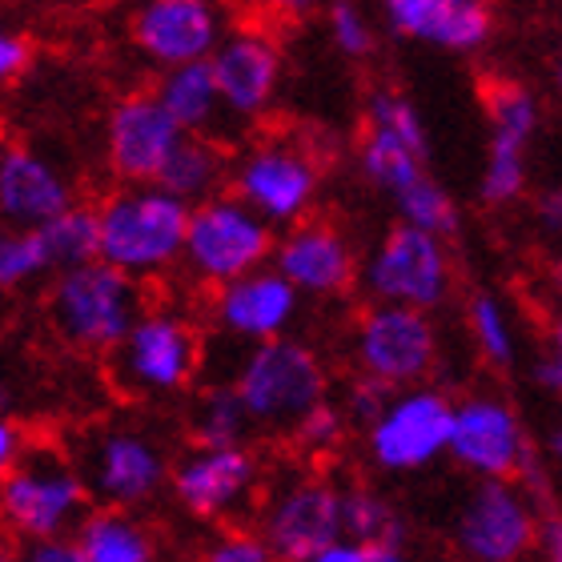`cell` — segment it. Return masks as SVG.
I'll return each mask as SVG.
<instances>
[{"instance_id":"obj_1","label":"cell","mask_w":562,"mask_h":562,"mask_svg":"<svg viewBox=\"0 0 562 562\" xmlns=\"http://www.w3.org/2000/svg\"><path fill=\"white\" fill-rule=\"evenodd\" d=\"M189 213L161 186H117L97 201L101 261L140 285L161 278L186 258Z\"/></svg>"},{"instance_id":"obj_2","label":"cell","mask_w":562,"mask_h":562,"mask_svg":"<svg viewBox=\"0 0 562 562\" xmlns=\"http://www.w3.org/2000/svg\"><path fill=\"white\" fill-rule=\"evenodd\" d=\"M237 398L246 402V414L254 430L266 434H293L302 430V422L329 402V374L314 346L297 338H278L266 346H249L237 358L234 374Z\"/></svg>"},{"instance_id":"obj_3","label":"cell","mask_w":562,"mask_h":562,"mask_svg":"<svg viewBox=\"0 0 562 562\" xmlns=\"http://www.w3.org/2000/svg\"><path fill=\"white\" fill-rule=\"evenodd\" d=\"M145 314H149L145 285L105 261L57 273L45 297L48 326L65 346L109 358Z\"/></svg>"},{"instance_id":"obj_4","label":"cell","mask_w":562,"mask_h":562,"mask_svg":"<svg viewBox=\"0 0 562 562\" xmlns=\"http://www.w3.org/2000/svg\"><path fill=\"white\" fill-rule=\"evenodd\" d=\"M69 458L97 510H137L173 482L165 446L130 422H97L69 442Z\"/></svg>"},{"instance_id":"obj_5","label":"cell","mask_w":562,"mask_h":562,"mask_svg":"<svg viewBox=\"0 0 562 562\" xmlns=\"http://www.w3.org/2000/svg\"><path fill=\"white\" fill-rule=\"evenodd\" d=\"M0 515L24 542L72 539L89 518V491L69 450L33 442L16 467L4 470Z\"/></svg>"},{"instance_id":"obj_6","label":"cell","mask_w":562,"mask_h":562,"mask_svg":"<svg viewBox=\"0 0 562 562\" xmlns=\"http://www.w3.org/2000/svg\"><path fill=\"white\" fill-rule=\"evenodd\" d=\"M317 189H322V161L302 137L266 133L234 153L229 193L281 234L310 222Z\"/></svg>"},{"instance_id":"obj_7","label":"cell","mask_w":562,"mask_h":562,"mask_svg":"<svg viewBox=\"0 0 562 562\" xmlns=\"http://www.w3.org/2000/svg\"><path fill=\"white\" fill-rule=\"evenodd\" d=\"M273 249H278V229L261 222L246 201L222 193L189 213L181 270L198 285L225 290V285L273 266Z\"/></svg>"},{"instance_id":"obj_8","label":"cell","mask_w":562,"mask_h":562,"mask_svg":"<svg viewBox=\"0 0 562 562\" xmlns=\"http://www.w3.org/2000/svg\"><path fill=\"white\" fill-rule=\"evenodd\" d=\"M113 382L130 398H165L193 386L201 370V334L181 310L149 305L113 358Z\"/></svg>"},{"instance_id":"obj_9","label":"cell","mask_w":562,"mask_h":562,"mask_svg":"<svg viewBox=\"0 0 562 562\" xmlns=\"http://www.w3.org/2000/svg\"><path fill=\"white\" fill-rule=\"evenodd\" d=\"M362 285L374 305H398L434 314L450 302L454 261L442 237L422 234L411 225H390L362 261Z\"/></svg>"},{"instance_id":"obj_10","label":"cell","mask_w":562,"mask_h":562,"mask_svg":"<svg viewBox=\"0 0 562 562\" xmlns=\"http://www.w3.org/2000/svg\"><path fill=\"white\" fill-rule=\"evenodd\" d=\"M353 374L370 378L390 394L426 386V374L438 362V329L430 314L398 310V305H370L350 334Z\"/></svg>"},{"instance_id":"obj_11","label":"cell","mask_w":562,"mask_h":562,"mask_svg":"<svg viewBox=\"0 0 562 562\" xmlns=\"http://www.w3.org/2000/svg\"><path fill=\"white\" fill-rule=\"evenodd\" d=\"M430 140L418 109L398 89H374L366 101L362 140H358V169L378 193L398 201L418 181H426Z\"/></svg>"},{"instance_id":"obj_12","label":"cell","mask_w":562,"mask_h":562,"mask_svg":"<svg viewBox=\"0 0 562 562\" xmlns=\"http://www.w3.org/2000/svg\"><path fill=\"white\" fill-rule=\"evenodd\" d=\"M450 539L467 562H522L542 547L539 506L518 482H479L458 506Z\"/></svg>"},{"instance_id":"obj_13","label":"cell","mask_w":562,"mask_h":562,"mask_svg":"<svg viewBox=\"0 0 562 562\" xmlns=\"http://www.w3.org/2000/svg\"><path fill=\"white\" fill-rule=\"evenodd\" d=\"M454 402L438 386L398 390L366 434V454L386 474H418L450 454Z\"/></svg>"},{"instance_id":"obj_14","label":"cell","mask_w":562,"mask_h":562,"mask_svg":"<svg viewBox=\"0 0 562 562\" xmlns=\"http://www.w3.org/2000/svg\"><path fill=\"white\" fill-rule=\"evenodd\" d=\"M341 491L338 482L322 474H285L273 482L261 503L258 535L273 547L281 562H305L317 551L346 539L341 527Z\"/></svg>"},{"instance_id":"obj_15","label":"cell","mask_w":562,"mask_h":562,"mask_svg":"<svg viewBox=\"0 0 562 562\" xmlns=\"http://www.w3.org/2000/svg\"><path fill=\"white\" fill-rule=\"evenodd\" d=\"M450 458L479 482H515L530 467V438L503 394H470L454 402Z\"/></svg>"},{"instance_id":"obj_16","label":"cell","mask_w":562,"mask_h":562,"mask_svg":"<svg viewBox=\"0 0 562 562\" xmlns=\"http://www.w3.org/2000/svg\"><path fill=\"white\" fill-rule=\"evenodd\" d=\"M181 125H177L157 93H125L109 109L105 121V161L121 186H157L165 165L181 149Z\"/></svg>"},{"instance_id":"obj_17","label":"cell","mask_w":562,"mask_h":562,"mask_svg":"<svg viewBox=\"0 0 562 562\" xmlns=\"http://www.w3.org/2000/svg\"><path fill=\"white\" fill-rule=\"evenodd\" d=\"M486 121H491V137H486L479 198L486 205H510L527 189V153L542 121L539 97L515 81L494 85L486 97Z\"/></svg>"},{"instance_id":"obj_18","label":"cell","mask_w":562,"mask_h":562,"mask_svg":"<svg viewBox=\"0 0 562 562\" xmlns=\"http://www.w3.org/2000/svg\"><path fill=\"white\" fill-rule=\"evenodd\" d=\"M130 33L140 57H149L157 69L169 72L181 65L213 60L229 29L222 21V9L210 0H149L133 12Z\"/></svg>"},{"instance_id":"obj_19","label":"cell","mask_w":562,"mask_h":562,"mask_svg":"<svg viewBox=\"0 0 562 562\" xmlns=\"http://www.w3.org/2000/svg\"><path fill=\"white\" fill-rule=\"evenodd\" d=\"M261 470L249 446H193L173 462V498L193 518H229L258 494Z\"/></svg>"},{"instance_id":"obj_20","label":"cell","mask_w":562,"mask_h":562,"mask_svg":"<svg viewBox=\"0 0 562 562\" xmlns=\"http://www.w3.org/2000/svg\"><path fill=\"white\" fill-rule=\"evenodd\" d=\"M210 314L225 341L249 350V346L290 338L293 322L302 314V293L293 290L273 266H266V270L249 273L225 290H213Z\"/></svg>"},{"instance_id":"obj_21","label":"cell","mask_w":562,"mask_h":562,"mask_svg":"<svg viewBox=\"0 0 562 562\" xmlns=\"http://www.w3.org/2000/svg\"><path fill=\"white\" fill-rule=\"evenodd\" d=\"M273 270L290 281L302 297H334L362 281V266L350 237L329 222H302L278 234Z\"/></svg>"},{"instance_id":"obj_22","label":"cell","mask_w":562,"mask_h":562,"mask_svg":"<svg viewBox=\"0 0 562 562\" xmlns=\"http://www.w3.org/2000/svg\"><path fill=\"white\" fill-rule=\"evenodd\" d=\"M210 65L229 121H258L273 109L281 89V53L270 33L229 29Z\"/></svg>"},{"instance_id":"obj_23","label":"cell","mask_w":562,"mask_h":562,"mask_svg":"<svg viewBox=\"0 0 562 562\" xmlns=\"http://www.w3.org/2000/svg\"><path fill=\"white\" fill-rule=\"evenodd\" d=\"M72 205V181L45 153L29 145H9L0 153V217L9 229H45Z\"/></svg>"},{"instance_id":"obj_24","label":"cell","mask_w":562,"mask_h":562,"mask_svg":"<svg viewBox=\"0 0 562 562\" xmlns=\"http://www.w3.org/2000/svg\"><path fill=\"white\" fill-rule=\"evenodd\" d=\"M382 21L438 53H479L494 33V12L482 0H386Z\"/></svg>"},{"instance_id":"obj_25","label":"cell","mask_w":562,"mask_h":562,"mask_svg":"<svg viewBox=\"0 0 562 562\" xmlns=\"http://www.w3.org/2000/svg\"><path fill=\"white\" fill-rule=\"evenodd\" d=\"M153 93H157V101L165 105V113L181 125L186 137H213L217 140L222 121L229 117L210 60L161 72L157 85H153Z\"/></svg>"},{"instance_id":"obj_26","label":"cell","mask_w":562,"mask_h":562,"mask_svg":"<svg viewBox=\"0 0 562 562\" xmlns=\"http://www.w3.org/2000/svg\"><path fill=\"white\" fill-rule=\"evenodd\" d=\"M229 173H234V157L222 149V140L213 137H186L181 149L173 153V161L165 165V173L157 177V186L165 193H173L181 205L198 210L205 201L229 193Z\"/></svg>"},{"instance_id":"obj_27","label":"cell","mask_w":562,"mask_h":562,"mask_svg":"<svg viewBox=\"0 0 562 562\" xmlns=\"http://www.w3.org/2000/svg\"><path fill=\"white\" fill-rule=\"evenodd\" d=\"M72 539L89 562H157L153 530L130 510H97L93 506Z\"/></svg>"},{"instance_id":"obj_28","label":"cell","mask_w":562,"mask_h":562,"mask_svg":"<svg viewBox=\"0 0 562 562\" xmlns=\"http://www.w3.org/2000/svg\"><path fill=\"white\" fill-rule=\"evenodd\" d=\"M186 426L193 446H246L249 430H254L246 402L237 398L229 378H217V382H205L201 390H193Z\"/></svg>"},{"instance_id":"obj_29","label":"cell","mask_w":562,"mask_h":562,"mask_svg":"<svg viewBox=\"0 0 562 562\" xmlns=\"http://www.w3.org/2000/svg\"><path fill=\"white\" fill-rule=\"evenodd\" d=\"M467 329L474 350L482 353V362L494 370H510L518 358V329L515 317L506 310V302L498 293L479 290L467 305Z\"/></svg>"},{"instance_id":"obj_30","label":"cell","mask_w":562,"mask_h":562,"mask_svg":"<svg viewBox=\"0 0 562 562\" xmlns=\"http://www.w3.org/2000/svg\"><path fill=\"white\" fill-rule=\"evenodd\" d=\"M341 527H346V539L362 542L370 551L402 547L398 510L370 486H346L341 491Z\"/></svg>"},{"instance_id":"obj_31","label":"cell","mask_w":562,"mask_h":562,"mask_svg":"<svg viewBox=\"0 0 562 562\" xmlns=\"http://www.w3.org/2000/svg\"><path fill=\"white\" fill-rule=\"evenodd\" d=\"M48 241V254L57 261V273L77 270V266H93L101 261V222H97V205H72L41 229Z\"/></svg>"},{"instance_id":"obj_32","label":"cell","mask_w":562,"mask_h":562,"mask_svg":"<svg viewBox=\"0 0 562 562\" xmlns=\"http://www.w3.org/2000/svg\"><path fill=\"white\" fill-rule=\"evenodd\" d=\"M45 278H57V261L48 254L41 229H9L0 237V285L4 290H24Z\"/></svg>"},{"instance_id":"obj_33","label":"cell","mask_w":562,"mask_h":562,"mask_svg":"<svg viewBox=\"0 0 562 562\" xmlns=\"http://www.w3.org/2000/svg\"><path fill=\"white\" fill-rule=\"evenodd\" d=\"M394 210H398L402 225L442 237V241L458 229V201L450 198V189H446L438 177H426L411 193H402V198L394 201Z\"/></svg>"},{"instance_id":"obj_34","label":"cell","mask_w":562,"mask_h":562,"mask_svg":"<svg viewBox=\"0 0 562 562\" xmlns=\"http://www.w3.org/2000/svg\"><path fill=\"white\" fill-rule=\"evenodd\" d=\"M326 29L341 57L366 60L378 48V29H374V21H370V12L350 4V0H338V4L326 12Z\"/></svg>"},{"instance_id":"obj_35","label":"cell","mask_w":562,"mask_h":562,"mask_svg":"<svg viewBox=\"0 0 562 562\" xmlns=\"http://www.w3.org/2000/svg\"><path fill=\"white\" fill-rule=\"evenodd\" d=\"M198 562H281V559L273 554V547L261 539L258 530L229 527L205 542V551H201Z\"/></svg>"},{"instance_id":"obj_36","label":"cell","mask_w":562,"mask_h":562,"mask_svg":"<svg viewBox=\"0 0 562 562\" xmlns=\"http://www.w3.org/2000/svg\"><path fill=\"white\" fill-rule=\"evenodd\" d=\"M346 426H350V418L341 411V402H326V406H317V411L302 422V430L293 434V442L302 446L305 454H329V450L341 442Z\"/></svg>"},{"instance_id":"obj_37","label":"cell","mask_w":562,"mask_h":562,"mask_svg":"<svg viewBox=\"0 0 562 562\" xmlns=\"http://www.w3.org/2000/svg\"><path fill=\"white\" fill-rule=\"evenodd\" d=\"M394 398L386 386H378V382H370V378H358L353 374L350 390H346V398H341V411H346V418L353 422V426H362V430H370L378 422V414L386 411V402Z\"/></svg>"},{"instance_id":"obj_38","label":"cell","mask_w":562,"mask_h":562,"mask_svg":"<svg viewBox=\"0 0 562 562\" xmlns=\"http://www.w3.org/2000/svg\"><path fill=\"white\" fill-rule=\"evenodd\" d=\"M535 382L562 398V310L551 317L547 338H542V350H539V358H535Z\"/></svg>"},{"instance_id":"obj_39","label":"cell","mask_w":562,"mask_h":562,"mask_svg":"<svg viewBox=\"0 0 562 562\" xmlns=\"http://www.w3.org/2000/svg\"><path fill=\"white\" fill-rule=\"evenodd\" d=\"M33 65V45H29V36L24 33H0V77L4 81H16L24 77V69Z\"/></svg>"},{"instance_id":"obj_40","label":"cell","mask_w":562,"mask_h":562,"mask_svg":"<svg viewBox=\"0 0 562 562\" xmlns=\"http://www.w3.org/2000/svg\"><path fill=\"white\" fill-rule=\"evenodd\" d=\"M21 562H89L77 547V539H48V542H24L16 554Z\"/></svg>"},{"instance_id":"obj_41","label":"cell","mask_w":562,"mask_h":562,"mask_svg":"<svg viewBox=\"0 0 562 562\" xmlns=\"http://www.w3.org/2000/svg\"><path fill=\"white\" fill-rule=\"evenodd\" d=\"M29 450H33V442L24 438L21 426H16V422H0V467L12 470Z\"/></svg>"},{"instance_id":"obj_42","label":"cell","mask_w":562,"mask_h":562,"mask_svg":"<svg viewBox=\"0 0 562 562\" xmlns=\"http://www.w3.org/2000/svg\"><path fill=\"white\" fill-rule=\"evenodd\" d=\"M535 213H539V222L547 234L562 237V186L547 189V193L539 198V205H535Z\"/></svg>"},{"instance_id":"obj_43","label":"cell","mask_w":562,"mask_h":562,"mask_svg":"<svg viewBox=\"0 0 562 562\" xmlns=\"http://www.w3.org/2000/svg\"><path fill=\"white\" fill-rule=\"evenodd\" d=\"M305 562H370V547H362V542H353V539H338L334 547L317 551L314 559H305Z\"/></svg>"},{"instance_id":"obj_44","label":"cell","mask_w":562,"mask_h":562,"mask_svg":"<svg viewBox=\"0 0 562 562\" xmlns=\"http://www.w3.org/2000/svg\"><path fill=\"white\" fill-rule=\"evenodd\" d=\"M542 554L547 562H562V518H542Z\"/></svg>"},{"instance_id":"obj_45","label":"cell","mask_w":562,"mask_h":562,"mask_svg":"<svg viewBox=\"0 0 562 562\" xmlns=\"http://www.w3.org/2000/svg\"><path fill=\"white\" fill-rule=\"evenodd\" d=\"M370 562H411V554L402 547H382V551H370Z\"/></svg>"},{"instance_id":"obj_46","label":"cell","mask_w":562,"mask_h":562,"mask_svg":"<svg viewBox=\"0 0 562 562\" xmlns=\"http://www.w3.org/2000/svg\"><path fill=\"white\" fill-rule=\"evenodd\" d=\"M551 454L562 462V418L554 422V430H551Z\"/></svg>"},{"instance_id":"obj_47","label":"cell","mask_w":562,"mask_h":562,"mask_svg":"<svg viewBox=\"0 0 562 562\" xmlns=\"http://www.w3.org/2000/svg\"><path fill=\"white\" fill-rule=\"evenodd\" d=\"M551 72H554V85H559V93H562V41H559V48H554Z\"/></svg>"},{"instance_id":"obj_48","label":"cell","mask_w":562,"mask_h":562,"mask_svg":"<svg viewBox=\"0 0 562 562\" xmlns=\"http://www.w3.org/2000/svg\"><path fill=\"white\" fill-rule=\"evenodd\" d=\"M0 562H21V559H16V554H9V559H0Z\"/></svg>"}]
</instances>
